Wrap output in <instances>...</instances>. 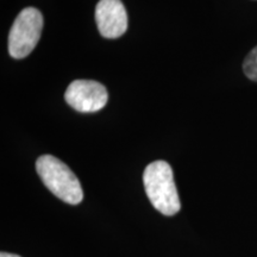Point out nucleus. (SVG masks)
Masks as SVG:
<instances>
[{
  "label": "nucleus",
  "instance_id": "obj_1",
  "mask_svg": "<svg viewBox=\"0 0 257 257\" xmlns=\"http://www.w3.org/2000/svg\"><path fill=\"white\" fill-rule=\"evenodd\" d=\"M146 193L157 211L165 216H174L181 208L174 174L166 161H154L143 174Z\"/></svg>",
  "mask_w": 257,
  "mask_h": 257
},
{
  "label": "nucleus",
  "instance_id": "obj_2",
  "mask_svg": "<svg viewBox=\"0 0 257 257\" xmlns=\"http://www.w3.org/2000/svg\"><path fill=\"white\" fill-rule=\"evenodd\" d=\"M36 170L42 182L55 197L70 205H78L82 201L83 192L79 179L57 157L53 155L38 157Z\"/></svg>",
  "mask_w": 257,
  "mask_h": 257
},
{
  "label": "nucleus",
  "instance_id": "obj_3",
  "mask_svg": "<svg viewBox=\"0 0 257 257\" xmlns=\"http://www.w3.org/2000/svg\"><path fill=\"white\" fill-rule=\"evenodd\" d=\"M43 16L40 10L27 8L15 19L9 34V54L21 60L29 56L37 46L43 30Z\"/></svg>",
  "mask_w": 257,
  "mask_h": 257
},
{
  "label": "nucleus",
  "instance_id": "obj_4",
  "mask_svg": "<svg viewBox=\"0 0 257 257\" xmlns=\"http://www.w3.org/2000/svg\"><path fill=\"white\" fill-rule=\"evenodd\" d=\"M64 100L81 113H93L105 107L108 100L107 89L94 80H74L64 93Z\"/></svg>",
  "mask_w": 257,
  "mask_h": 257
},
{
  "label": "nucleus",
  "instance_id": "obj_5",
  "mask_svg": "<svg viewBox=\"0 0 257 257\" xmlns=\"http://www.w3.org/2000/svg\"><path fill=\"white\" fill-rule=\"evenodd\" d=\"M95 22L102 37L123 36L127 30V14L121 0H100L95 8Z\"/></svg>",
  "mask_w": 257,
  "mask_h": 257
},
{
  "label": "nucleus",
  "instance_id": "obj_6",
  "mask_svg": "<svg viewBox=\"0 0 257 257\" xmlns=\"http://www.w3.org/2000/svg\"><path fill=\"white\" fill-rule=\"evenodd\" d=\"M243 72L249 80L257 82V46L244 59Z\"/></svg>",
  "mask_w": 257,
  "mask_h": 257
},
{
  "label": "nucleus",
  "instance_id": "obj_7",
  "mask_svg": "<svg viewBox=\"0 0 257 257\" xmlns=\"http://www.w3.org/2000/svg\"><path fill=\"white\" fill-rule=\"evenodd\" d=\"M0 257H21L16 253H9V252H2L0 253Z\"/></svg>",
  "mask_w": 257,
  "mask_h": 257
}]
</instances>
